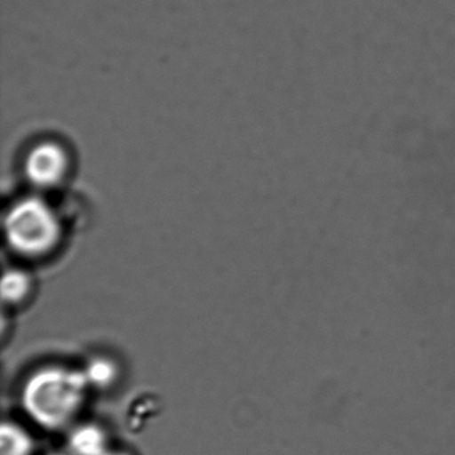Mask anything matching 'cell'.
Masks as SVG:
<instances>
[{"label": "cell", "mask_w": 455, "mask_h": 455, "mask_svg": "<svg viewBox=\"0 0 455 455\" xmlns=\"http://www.w3.org/2000/svg\"><path fill=\"white\" fill-rule=\"evenodd\" d=\"M89 385L82 370L50 364L34 371L22 388L28 417L47 430L65 427L84 406Z\"/></svg>", "instance_id": "6da1fadb"}, {"label": "cell", "mask_w": 455, "mask_h": 455, "mask_svg": "<svg viewBox=\"0 0 455 455\" xmlns=\"http://www.w3.org/2000/svg\"><path fill=\"white\" fill-rule=\"evenodd\" d=\"M6 234L14 251L26 257H41L57 246L60 220L49 204L28 198L12 207L6 220Z\"/></svg>", "instance_id": "7a4b0ae2"}, {"label": "cell", "mask_w": 455, "mask_h": 455, "mask_svg": "<svg viewBox=\"0 0 455 455\" xmlns=\"http://www.w3.org/2000/svg\"><path fill=\"white\" fill-rule=\"evenodd\" d=\"M68 156L57 143L46 142L36 146L26 159V174L39 188H52L68 172Z\"/></svg>", "instance_id": "3957f363"}, {"label": "cell", "mask_w": 455, "mask_h": 455, "mask_svg": "<svg viewBox=\"0 0 455 455\" xmlns=\"http://www.w3.org/2000/svg\"><path fill=\"white\" fill-rule=\"evenodd\" d=\"M68 447L71 455H105L110 450L105 430L95 423L73 428L68 434Z\"/></svg>", "instance_id": "277c9868"}, {"label": "cell", "mask_w": 455, "mask_h": 455, "mask_svg": "<svg viewBox=\"0 0 455 455\" xmlns=\"http://www.w3.org/2000/svg\"><path fill=\"white\" fill-rule=\"evenodd\" d=\"M36 443L23 426L4 420L0 428V455H33Z\"/></svg>", "instance_id": "5b68a950"}, {"label": "cell", "mask_w": 455, "mask_h": 455, "mask_svg": "<svg viewBox=\"0 0 455 455\" xmlns=\"http://www.w3.org/2000/svg\"><path fill=\"white\" fill-rule=\"evenodd\" d=\"M82 371L89 387L100 388V390L111 387L118 378V367L116 362L106 356H95L90 359Z\"/></svg>", "instance_id": "8992f818"}, {"label": "cell", "mask_w": 455, "mask_h": 455, "mask_svg": "<svg viewBox=\"0 0 455 455\" xmlns=\"http://www.w3.org/2000/svg\"><path fill=\"white\" fill-rule=\"evenodd\" d=\"M31 290V279L20 268H12L2 279V299L9 305H17L26 299Z\"/></svg>", "instance_id": "52a82bcc"}, {"label": "cell", "mask_w": 455, "mask_h": 455, "mask_svg": "<svg viewBox=\"0 0 455 455\" xmlns=\"http://www.w3.org/2000/svg\"><path fill=\"white\" fill-rule=\"evenodd\" d=\"M105 455H130L129 452L118 451V450H108Z\"/></svg>", "instance_id": "ba28073f"}, {"label": "cell", "mask_w": 455, "mask_h": 455, "mask_svg": "<svg viewBox=\"0 0 455 455\" xmlns=\"http://www.w3.org/2000/svg\"><path fill=\"white\" fill-rule=\"evenodd\" d=\"M47 455H71V454H70V452H68V454H66V452L54 451V452H50V454H47Z\"/></svg>", "instance_id": "9c48e42d"}]
</instances>
